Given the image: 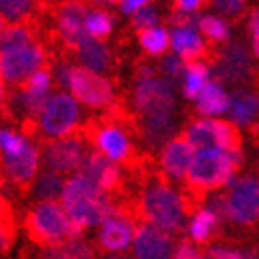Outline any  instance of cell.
I'll list each match as a JSON object with an SVG mask.
<instances>
[{
    "label": "cell",
    "instance_id": "44",
    "mask_svg": "<svg viewBox=\"0 0 259 259\" xmlns=\"http://www.w3.org/2000/svg\"><path fill=\"white\" fill-rule=\"evenodd\" d=\"M72 3H79V0H72Z\"/></svg>",
    "mask_w": 259,
    "mask_h": 259
},
{
    "label": "cell",
    "instance_id": "43",
    "mask_svg": "<svg viewBox=\"0 0 259 259\" xmlns=\"http://www.w3.org/2000/svg\"><path fill=\"white\" fill-rule=\"evenodd\" d=\"M212 3V0H204V5H210Z\"/></svg>",
    "mask_w": 259,
    "mask_h": 259
},
{
    "label": "cell",
    "instance_id": "38",
    "mask_svg": "<svg viewBox=\"0 0 259 259\" xmlns=\"http://www.w3.org/2000/svg\"><path fill=\"white\" fill-rule=\"evenodd\" d=\"M5 100H7V90H5V79H3V74H0V111H3Z\"/></svg>",
    "mask_w": 259,
    "mask_h": 259
},
{
    "label": "cell",
    "instance_id": "40",
    "mask_svg": "<svg viewBox=\"0 0 259 259\" xmlns=\"http://www.w3.org/2000/svg\"><path fill=\"white\" fill-rule=\"evenodd\" d=\"M249 132H251V136H253V140H255V143L259 145V127H253V130H249Z\"/></svg>",
    "mask_w": 259,
    "mask_h": 259
},
{
    "label": "cell",
    "instance_id": "36",
    "mask_svg": "<svg viewBox=\"0 0 259 259\" xmlns=\"http://www.w3.org/2000/svg\"><path fill=\"white\" fill-rule=\"evenodd\" d=\"M204 7V0H172L170 11H181V13H193Z\"/></svg>",
    "mask_w": 259,
    "mask_h": 259
},
{
    "label": "cell",
    "instance_id": "15",
    "mask_svg": "<svg viewBox=\"0 0 259 259\" xmlns=\"http://www.w3.org/2000/svg\"><path fill=\"white\" fill-rule=\"evenodd\" d=\"M79 175L88 177L98 187H102L106 193H111V196H119L127 181V170L123 166L115 164V161H111L109 157H104L102 153H98L94 149H90L88 157L83 159Z\"/></svg>",
    "mask_w": 259,
    "mask_h": 259
},
{
    "label": "cell",
    "instance_id": "19",
    "mask_svg": "<svg viewBox=\"0 0 259 259\" xmlns=\"http://www.w3.org/2000/svg\"><path fill=\"white\" fill-rule=\"evenodd\" d=\"M36 259H100V253L88 234H77L68 240L38 246Z\"/></svg>",
    "mask_w": 259,
    "mask_h": 259
},
{
    "label": "cell",
    "instance_id": "29",
    "mask_svg": "<svg viewBox=\"0 0 259 259\" xmlns=\"http://www.w3.org/2000/svg\"><path fill=\"white\" fill-rule=\"evenodd\" d=\"M49 68L51 66H45V68L36 70L30 79H26L21 85H17V88L21 92H26V94H32V96H45V94H49V88L53 85V74H51Z\"/></svg>",
    "mask_w": 259,
    "mask_h": 259
},
{
    "label": "cell",
    "instance_id": "33",
    "mask_svg": "<svg viewBox=\"0 0 259 259\" xmlns=\"http://www.w3.org/2000/svg\"><path fill=\"white\" fill-rule=\"evenodd\" d=\"M175 259H208V257H206V249L204 246H198L196 242L185 238V236H181L177 240Z\"/></svg>",
    "mask_w": 259,
    "mask_h": 259
},
{
    "label": "cell",
    "instance_id": "13",
    "mask_svg": "<svg viewBox=\"0 0 259 259\" xmlns=\"http://www.w3.org/2000/svg\"><path fill=\"white\" fill-rule=\"evenodd\" d=\"M70 90L74 98L92 109L106 111L115 104V85L113 79H106L98 72H92L85 66H72L70 72Z\"/></svg>",
    "mask_w": 259,
    "mask_h": 259
},
{
    "label": "cell",
    "instance_id": "31",
    "mask_svg": "<svg viewBox=\"0 0 259 259\" xmlns=\"http://www.w3.org/2000/svg\"><path fill=\"white\" fill-rule=\"evenodd\" d=\"M159 21L157 17V11L153 7H143L138 9L136 13L132 15V19H130V28L140 32V30H149V28H157L155 24Z\"/></svg>",
    "mask_w": 259,
    "mask_h": 259
},
{
    "label": "cell",
    "instance_id": "16",
    "mask_svg": "<svg viewBox=\"0 0 259 259\" xmlns=\"http://www.w3.org/2000/svg\"><path fill=\"white\" fill-rule=\"evenodd\" d=\"M177 240V236L159 230L155 225L140 223L130 255L134 259H175Z\"/></svg>",
    "mask_w": 259,
    "mask_h": 259
},
{
    "label": "cell",
    "instance_id": "17",
    "mask_svg": "<svg viewBox=\"0 0 259 259\" xmlns=\"http://www.w3.org/2000/svg\"><path fill=\"white\" fill-rule=\"evenodd\" d=\"M223 232H225V223L217 217V212L208 204H204L202 208H198L187 219V228L183 236L189 238L191 242H196L198 246L206 249V246L223 240Z\"/></svg>",
    "mask_w": 259,
    "mask_h": 259
},
{
    "label": "cell",
    "instance_id": "21",
    "mask_svg": "<svg viewBox=\"0 0 259 259\" xmlns=\"http://www.w3.org/2000/svg\"><path fill=\"white\" fill-rule=\"evenodd\" d=\"M77 60L81 62V66H85L92 72H104V70H113L111 66L115 58H113V51L102 40L88 34L77 49Z\"/></svg>",
    "mask_w": 259,
    "mask_h": 259
},
{
    "label": "cell",
    "instance_id": "28",
    "mask_svg": "<svg viewBox=\"0 0 259 259\" xmlns=\"http://www.w3.org/2000/svg\"><path fill=\"white\" fill-rule=\"evenodd\" d=\"M113 26H115V15L109 13V11H102V9H96L88 15V21H85V30L88 34L94 38H109L113 34Z\"/></svg>",
    "mask_w": 259,
    "mask_h": 259
},
{
    "label": "cell",
    "instance_id": "20",
    "mask_svg": "<svg viewBox=\"0 0 259 259\" xmlns=\"http://www.w3.org/2000/svg\"><path fill=\"white\" fill-rule=\"evenodd\" d=\"M170 45L185 64H189V62H204L206 64L214 42L212 40L204 42L196 30L185 28V30H172Z\"/></svg>",
    "mask_w": 259,
    "mask_h": 259
},
{
    "label": "cell",
    "instance_id": "35",
    "mask_svg": "<svg viewBox=\"0 0 259 259\" xmlns=\"http://www.w3.org/2000/svg\"><path fill=\"white\" fill-rule=\"evenodd\" d=\"M11 191L0 179V219H11Z\"/></svg>",
    "mask_w": 259,
    "mask_h": 259
},
{
    "label": "cell",
    "instance_id": "18",
    "mask_svg": "<svg viewBox=\"0 0 259 259\" xmlns=\"http://www.w3.org/2000/svg\"><path fill=\"white\" fill-rule=\"evenodd\" d=\"M230 121L244 127H259V83L234 90L230 96Z\"/></svg>",
    "mask_w": 259,
    "mask_h": 259
},
{
    "label": "cell",
    "instance_id": "34",
    "mask_svg": "<svg viewBox=\"0 0 259 259\" xmlns=\"http://www.w3.org/2000/svg\"><path fill=\"white\" fill-rule=\"evenodd\" d=\"M15 246V225L11 219H0V255L11 253Z\"/></svg>",
    "mask_w": 259,
    "mask_h": 259
},
{
    "label": "cell",
    "instance_id": "27",
    "mask_svg": "<svg viewBox=\"0 0 259 259\" xmlns=\"http://www.w3.org/2000/svg\"><path fill=\"white\" fill-rule=\"evenodd\" d=\"M198 30L202 32L204 36H206L208 40L217 42V45H225V42L230 40V24L225 19L217 17V15H200V21H198Z\"/></svg>",
    "mask_w": 259,
    "mask_h": 259
},
{
    "label": "cell",
    "instance_id": "22",
    "mask_svg": "<svg viewBox=\"0 0 259 259\" xmlns=\"http://www.w3.org/2000/svg\"><path fill=\"white\" fill-rule=\"evenodd\" d=\"M230 109V96L225 94L223 85L217 81H210L204 85V90L198 96V106L196 113L202 117H212V115H221Z\"/></svg>",
    "mask_w": 259,
    "mask_h": 259
},
{
    "label": "cell",
    "instance_id": "7",
    "mask_svg": "<svg viewBox=\"0 0 259 259\" xmlns=\"http://www.w3.org/2000/svg\"><path fill=\"white\" fill-rule=\"evenodd\" d=\"M230 225L253 236L259 230V177L244 175L225 189Z\"/></svg>",
    "mask_w": 259,
    "mask_h": 259
},
{
    "label": "cell",
    "instance_id": "1",
    "mask_svg": "<svg viewBox=\"0 0 259 259\" xmlns=\"http://www.w3.org/2000/svg\"><path fill=\"white\" fill-rule=\"evenodd\" d=\"M140 223H149L172 236L185 234L187 219L196 212V202L183 185L166 181L155 168L140 175L136 196L130 200Z\"/></svg>",
    "mask_w": 259,
    "mask_h": 259
},
{
    "label": "cell",
    "instance_id": "30",
    "mask_svg": "<svg viewBox=\"0 0 259 259\" xmlns=\"http://www.w3.org/2000/svg\"><path fill=\"white\" fill-rule=\"evenodd\" d=\"M185 68L187 64L179 56H164L157 62V72L170 83H179L181 79H185Z\"/></svg>",
    "mask_w": 259,
    "mask_h": 259
},
{
    "label": "cell",
    "instance_id": "14",
    "mask_svg": "<svg viewBox=\"0 0 259 259\" xmlns=\"http://www.w3.org/2000/svg\"><path fill=\"white\" fill-rule=\"evenodd\" d=\"M193 155H196V149L189 145V140L181 132L177 138H172L170 143L155 155L157 172L166 181L175 183V185H185Z\"/></svg>",
    "mask_w": 259,
    "mask_h": 259
},
{
    "label": "cell",
    "instance_id": "6",
    "mask_svg": "<svg viewBox=\"0 0 259 259\" xmlns=\"http://www.w3.org/2000/svg\"><path fill=\"white\" fill-rule=\"evenodd\" d=\"M206 66L219 85H234V90H238L259 83V70L255 68L249 51L240 40L225 42V45L214 42Z\"/></svg>",
    "mask_w": 259,
    "mask_h": 259
},
{
    "label": "cell",
    "instance_id": "2",
    "mask_svg": "<svg viewBox=\"0 0 259 259\" xmlns=\"http://www.w3.org/2000/svg\"><path fill=\"white\" fill-rule=\"evenodd\" d=\"M60 204L68 212L74 228L81 234H88L98 230V225L106 219V214L117 204V198L77 172V175L66 179Z\"/></svg>",
    "mask_w": 259,
    "mask_h": 259
},
{
    "label": "cell",
    "instance_id": "3",
    "mask_svg": "<svg viewBox=\"0 0 259 259\" xmlns=\"http://www.w3.org/2000/svg\"><path fill=\"white\" fill-rule=\"evenodd\" d=\"M238 168L234 166V161L225 151L219 149H202L196 151L193 161L187 172L185 187L189 196L196 202V210L206 204L208 196L219 189H228L236 183Z\"/></svg>",
    "mask_w": 259,
    "mask_h": 259
},
{
    "label": "cell",
    "instance_id": "12",
    "mask_svg": "<svg viewBox=\"0 0 259 259\" xmlns=\"http://www.w3.org/2000/svg\"><path fill=\"white\" fill-rule=\"evenodd\" d=\"M51 64H53L51 56L47 53L42 42H34V45L0 53V74L9 83H15V88L26 79H30L36 70L51 66Z\"/></svg>",
    "mask_w": 259,
    "mask_h": 259
},
{
    "label": "cell",
    "instance_id": "25",
    "mask_svg": "<svg viewBox=\"0 0 259 259\" xmlns=\"http://www.w3.org/2000/svg\"><path fill=\"white\" fill-rule=\"evenodd\" d=\"M0 13L7 19L26 21L30 17H36L42 13L40 0H0Z\"/></svg>",
    "mask_w": 259,
    "mask_h": 259
},
{
    "label": "cell",
    "instance_id": "42",
    "mask_svg": "<svg viewBox=\"0 0 259 259\" xmlns=\"http://www.w3.org/2000/svg\"><path fill=\"white\" fill-rule=\"evenodd\" d=\"M253 236H255V240H257V242H259V230H257V232H255V234H253Z\"/></svg>",
    "mask_w": 259,
    "mask_h": 259
},
{
    "label": "cell",
    "instance_id": "41",
    "mask_svg": "<svg viewBox=\"0 0 259 259\" xmlns=\"http://www.w3.org/2000/svg\"><path fill=\"white\" fill-rule=\"evenodd\" d=\"M5 28H7V17H5L3 13H0V34L5 32Z\"/></svg>",
    "mask_w": 259,
    "mask_h": 259
},
{
    "label": "cell",
    "instance_id": "9",
    "mask_svg": "<svg viewBox=\"0 0 259 259\" xmlns=\"http://www.w3.org/2000/svg\"><path fill=\"white\" fill-rule=\"evenodd\" d=\"M183 136L189 145L202 149H219V151H238L242 149V134L236 123L225 119H191L183 127Z\"/></svg>",
    "mask_w": 259,
    "mask_h": 259
},
{
    "label": "cell",
    "instance_id": "5",
    "mask_svg": "<svg viewBox=\"0 0 259 259\" xmlns=\"http://www.w3.org/2000/svg\"><path fill=\"white\" fill-rule=\"evenodd\" d=\"M24 230L36 246L56 244L81 234L60 202H34L24 214Z\"/></svg>",
    "mask_w": 259,
    "mask_h": 259
},
{
    "label": "cell",
    "instance_id": "32",
    "mask_svg": "<svg viewBox=\"0 0 259 259\" xmlns=\"http://www.w3.org/2000/svg\"><path fill=\"white\" fill-rule=\"evenodd\" d=\"M210 5L232 21L242 19V15L246 13V0H212Z\"/></svg>",
    "mask_w": 259,
    "mask_h": 259
},
{
    "label": "cell",
    "instance_id": "23",
    "mask_svg": "<svg viewBox=\"0 0 259 259\" xmlns=\"http://www.w3.org/2000/svg\"><path fill=\"white\" fill-rule=\"evenodd\" d=\"M64 185H66V177L42 168L30 189V196L34 202H60Z\"/></svg>",
    "mask_w": 259,
    "mask_h": 259
},
{
    "label": "cell",
    "instance_id": "37",
    "mask_svg": "<svg viewBox=\"0 0 259 259\" xmlns=\"http://www.w3.org/2000/svg\"><path fill=\"white\" fill-rule=\"evenodd\" d=\"M147 3H149V0H121V13H125V15L132 13L134 15L138 9L147 7Z\"/></svg>",
    "mask_w": 259,
    "mask_h": 259
},
{
    "label": "cell",
    "instance_id": "11",
    "mask_svg": "<svg viewBox=\"0 0 259 259\" xmlns=\"http://www.w3.org/2000/svg\"><path fill=\"white\" fill-rule=\"evenodd\" d=\"M81 111L72 96L58 92L51 98L45 115L40 117V143L42 140H58L81 130Z\"/></svg>",
    "mask_w": 259,
    "mask_h": 259
},
{
    "label": "cell",
    "instance_id": "10",
    "mask_svg": "<svg viewBox=\"0 0 259 259\" xmlns=\"http://www.w3.org/2000/svg\"><path fill=\"white\" fill-rule=\"evenodd\" d=\"M127 100L136 117L175 115V109H177L172 83L166 81L164 77L136 81L134 90L127 94Z\"/></svg>",
    "mask_w": 259,
    "mask_h": 259
},
{
    "label": "cell",
    "instance_id": "24",
    "mask_svg": "<svg viewBox=\"0 0 259 259\" xmlns=\"http://www.w3.org/2000/svg\"><path fill=\"white\" fill-rule=\"evenodd\" d=\"M210 68L204 62H189L185 68V79H183V96L187 100H198L200 92L204 90V85L208 81Z\"/></svg>",
    "mask_w": 259,
    "mask_h": 259
},
{
    "label": "cell",
    "instance_id": "39",
    "mask_svg": "<svg viewBox=\"0 0 259 259\" xmlns=\"http://www.w3.org/2000/svg\"><path fill=\"white\" fill-rule=\"evenodd\" d=\"M100 259H134L130 253H123V255H100Z\"/></svg>",
    "mask_w": 259,
    "mask_h": 259
},
{
    "label": "cell",
    "instance_id": "26",
    "mask_svg": "<svg viewBox=\"0 0 259 259\" xmlns=\"http://www.w3.org/2000/svg\"><path fill=\"white\" fill-rule=\"evenodd\" d=\"M138 34V45L143 47L147 56H164V51L170 47V36L166 28H149L140 30Z\"/></svg>",
    "mask_w": 259,
    "mask_h": 259
},
{
    "label": "cell",
    "instance_id": "8",
    "mask_svg": "<svg viewBox=\"0 0 259 259\" xmlns=\"http://www.w3.org/2000/svg\"><path fill=\"white\" fill-rule=\"evenodd\" d=\"M40 149H42V168L68 179L81 170L83 159L88 157L92 147L88 138H85L83 130H79L77 134H70L66 138L42 140Z\"/></svg>",
    "mask_w": 259,
    "mask_h": 259
},
{
    "label": "cell",
    "instance_id": "4",
    "mask_svg": "<svg viewBox=\"0 0 259 259\" xmlns=\"http://www.w3.org/2000/svg\"><path fill=\"white\" fill-rule=\"evenodd\" d=\"M140 219L130 200H117L113 210L94 232L92 240L100 255H123L132 251Z\"/></svg>",
    "mask_w": 259,
    "mask_h": 259
}]
</instances>
